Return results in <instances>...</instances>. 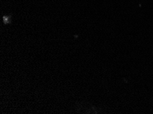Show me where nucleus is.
Wrapping results in <instances>:
<instances>
[{
    "label": "nucleus",
    "mask_w": 153,
    "mask_h": 114,
    "mask_svg": "<svg viewBox=\"0 0 153 114\" xmlns=\"http://www.w3.org/2000/svg\"><path fill=\"white\" fill-rule=\"evenodd\" d=\"M3 19H4V24H9L10 23V17H6V16H4L3 17Z\"/></svg>",
    "instance_id": "nucleus-1"
}]
</instances>
